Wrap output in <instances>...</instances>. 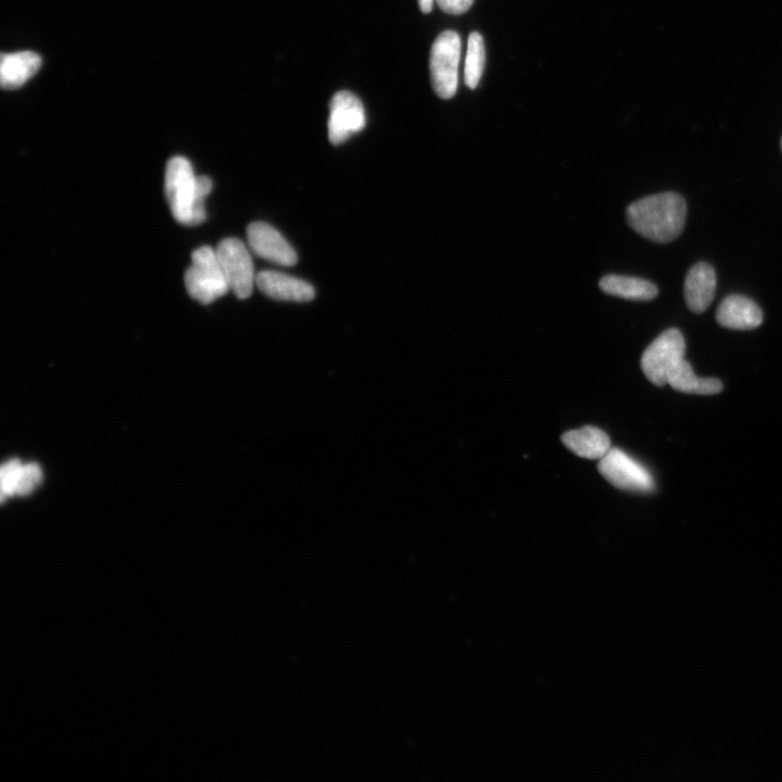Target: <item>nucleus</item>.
<instances>
[{"label":"nucleus","mask_w":782,"mask_h":782,"mask_svg":"<svg viewBox=\"0 0 782 782\" xmlns=\"http://www.w3.org/2000/svg\"><path fill=\"white\" fill-rule=\"evenodd\" d=\"M600 288L610 296L634 301H650L659 295V289L653 283L625 275L604 276Z\"/></svg>","instance_id":"2eb2a0df"},{"label":"nucleus","mask_w":782,"mask_h":782,"mask_svg":"<svg viewBox=\"0 0 782 782\" xmlns=\"http://www.w3.org/2000/svg\"><path fill=\"white\" fill-rule=\"evenodd\" d=\"M217 255L231 292L238 299L249 298L257 285V275L247 246L237 238H226L219 244Z\"/></svg>","instance_id":"0eeeda50"},{"label":"nucleus","mask_w":782,"mask_h":782,"mask_svg":"<svg viewBox=\"0 0 782 782\" xmlns=\"http://www.w3.org/2000/svg\"><path fill=\"white\" fill-rule=\"evenodd\" d=\"M365 125L367 116L361 100L348 91L336 93L330 106V142L335 146L342 145L352 135L361 132Z\"/></svg>","instance_id":"6e6552de"},{"label":"nucleus","mask_w":782,"mask_h":782,"mask_svg":"<svg viewBox=\"0 0 782 782\" xmlns=\"http://www.w3.org/2000/svg\"><path fill=\"white\" fill-rule=\"evenodd\" d=\"M626 219L635 232L650 241L671 243L685 229L687 204L677 193L657 194L630 205Z\"/></svg>","instance_id":"f03ea898"},{"label":"nucleus","mask_w":782,"mask_h":782,"mask_svg":"<svg viewBox=\"0 0 782 782\" xmlns=\"http://www.w3.org/2000/svg\"><path fill=\"white\" fill-rule=\"evenodd\" d=\"M563 445L576 456L588 460H601L611 450L607 433L595 426H585L562 435Z\"/></svg>","instance_id":"ddd939ff"},{"label":"nucleus","mask_w":782,"mask_h":782,"mask_svg":"<svg viewBox=\"0 0 782 782\" xmlns=\"http://www.w3.org/2000/svg\"><path fill=\"white\" fill-rule=\"evenodd\" d=\"M42 66V58L33 52L3 54L0 83L5 90H15L27 83Z\"/></svg>","instance_id":"4468645a"},{"label":"nucleus","mask_w":782,"mask_h":782,"mask_svg":"<svg viewBox=\"0 0 782 782\" xmlns=\"http://www.w3.org/2000/svg\"><path fill=\"white\" fill-rule=\"evenodd\" d=\"M185 286L189 296L204 305L230 292L217 250L205 246L194 251L192 266L185 273Z\"/></svg>","instance_id":"20e7f679"},{"label":"nucleus","mask_w":782,"mask_h":782,"mask_svg":"<svg viewBox=\"0 0 782 782\" xmlns=\"http://www.w3.org/2000/svg\"><path fill=\"white\" fill-rule=\"evenodd\" d=\"M165 187L176 221L187 226L205 222V200L212 191L208 176L196 175L191 162L184 157H174L167 166Z\"/></svg>","instance_id":"7ed1b4c3"},{"label":"nucleus","mask_w":782,"mask_h":782,"mask_svg":"<svg viewBox=\"0 0 782 782\" xmlns=\"http://www.w3.org/2000/svg\"><path fill=\"white\" fill-rule=\"evenodd\" d=\"M717 323L725 329L750 331L763 322V312L747 297L731 295L724 299L716 312Z\"/></svg>","instance_id":"9b49d317"},{"label":"nucleus","mask_w":782,"mask_h":782,"mask_svg":"<svg viewBox=\"0 0 782 782\" xmlns=\"http://www.w3.org/2000/svg\"><path fill=\"white\" fill-rule=\"evenodd\" d=\"M716 273L711 264L700 262L688 272L685 280V299L693 313L708 309L716 292Z\"/></svg>","instance_id":"f8f14e48"},{"label":"nucleus","mask_w":782,"mask_h":782,"mask_svg":"<svg viewBox=\"0 0 782 782\" xmlns=\"http://www.w3.org/2000/svg\"><path fill=\"white\" fill-rule=\"evenodd\" d=\"M257 286L264 295L280 301L309 302L315 297L312 285L276 271L260 272Z\"/></svg>","instance_id":"9d476101"},{"label":"nucleus","mask_w":782,"mask_h":782,"mask_svg":"<svg viewBox=\"0 0 782 782\" xmlns=\"http://www.w3.org/2000/svg\"><path fill=\"white\" fill-rule=\"evenodd\" d=\"M436 0H419L420 9L423 14H430L434 8Z\"/></svg>","instance_id":"aec40b11"},{"label":"nucleus","mask_w":782,"mask_h":782,"mask_svg":"<svg viewBox=\"0 0 782 782\" xmlns=\"http://www.w3.org/2000/svg\"><path fill=\"white\" fill-rule=\"evenodd\" d=\"M685 355L684 335L677 329H670L643 352L641 369L648 380L659 387L670 385L680 393L693 395L720 394L723 390L722 382L716 378L698 377Z\"/></svg>","instance_id":"f257e3e1"},{"label":"nucleus","mask_w":782,"mask_h":782,"mask_svg":"<svg viewBox=\"0 0 782 782\" xmlns=\"http://www.w3.org/2000/svg\"><path fill=\"white\" fill-rule=\"evenodd\" d=\"M599 473L617 489L633 493H652L653 475L640 462L621 449L611 448L598 464Z\"/></svg>","instance_id":"423d86ee"},{"label":"nucleus","mask_w":782,"mask_h":782,"mask_svg":"<svg viewBox=\"0 0 782 782\" xmlns=\"http://www.w3.org/2000/svg\"><path fill=\"white\" fill-rule=\"evenodd\" d=\"M42 476V470L39 465L33 463L22 465L16 495L25 496L31 494L37 485L41 483Z\"/></svg>","instance_id":"f3484780"},{"label":"nucleus","mask_w":782,"mask_h":782,"mask_svg":"<svg viewBox=\"0 0 782 782\" xmlns=\"http://www.w3.org/2000/svg\"><path fill=\"white\" fill-rule=\"evenodd\" d=\"M486 63V49L483 36L473 32L469 37L466 53L464 81L466 86L475 90L483 77Z\"/></svg>","instance_id":"dca6fc26"},{"label":"nucleus","mask_w":782,"mask_h":782,"mask_svg":"<svg viewBox=\"0 0 782 782\" xmlns=\"http://www.w3.org/2000/svg\"><path fill=\"white\" fill-rule=\"evenodd\" d=\"M247 237L250 248L260 258L282 267H293L297 263L295 249L270 224L263 222L250 224Z\"/></svg>","instance_id":"1a4fd4ad"},{"label":"nucleus","mask_w":782,"mask_h":782,"mask_svg":"<svg viewBox=\"0 0 782 782\" xmlns=\"http://www.w3.org/2000/svg\"><path fill=\"white\" fill-rule=\"evenodd\" d=\"M461 50L460 36L454 31L441 33L433 44L431 80L435 93L441 99H451L457 94Z\"/></svg>","instance_id":"39448f33"},{"label":"nucleus","mask_w":782,"mask_h":782,"mask_svg":"<svg viewBox=\"0 0 782 782\" xmlns=\"http://www.w3.org/2000/svg\"><path fill=\"white\" fill-rule=\"evenodd\" d=\"M22 469V464L19 461H9L0 472V478H2V496L16 495V488L18 479Z\"/></svg>","instance_id":"a211bd4d"},{"label":"nucleus","mask_w":782,"mask_h":782,"mask_svg":"<svg viewBox=\"0 0 782 782\" xmlns=\"http://www.w3.org/2000/svg\"><path fill=\"white\" fill-rule=\"evenodd\" d=\"M781 149H782V140H781Z\"/></svg>","instance_id":"412c9836"},{"label":"nucleus","mask_w":782,"mask_h":782,"mask_svg":"<svg viewBox=\"0 0 782 782\" xmlns=\"http://www.w3.org/2000/svg\"><path fill=\"white\" fill-rule=\"evenodd\" d=\"M436 3L446 14L460 16L469 11L474 0H436Z\"/></svg>","instance_id":"6ab92c4d"}]
</instances>
